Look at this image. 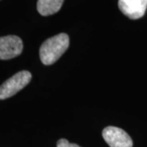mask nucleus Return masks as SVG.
Wrapping results in <instances>:
<instances>
[{
	"mask_svg": "<svg viewBox=\"0 0 147 147\" xmlns=\"http://www.w3.org/2000/svg\"><path fill=\"white\" fill-rule=\"evenodd\" d=\"M69 45V38L65 33L47 38L39 49V57L42 64L49 65L55 63L67 50Z\"/></svg>",
	"mask_w": 147,
	"mask_h": 147,
	"instance_id": "obj_1",
	"label": "nucleus"
},
{
	"mask_svg": "<svg viewBox=\"0 0 147 147\" xmlns=\"http://www.w3.org/2000/svg\"><path fill=\"white\" fill-rule=\"evenodd\" d=\"M31 79V74L26 70L14 74L0 86V100H4L16 94L30 82Z\"/></svg>",
	"mask_w": 147,
	"mask_h": 147,
	"instance_id": "obj_2",
	"label": "nucleus"
},
{
	"mask_svg": "<svg viewBox=\"0 0 147 147\" xmlns=\"http://www.w3.org/2000/svg\"><path fill=\"white\" fill-rule=\"evenodd\" d=\"M102 136L110 147H132L133 146L130 136L117 127L110 126L104 128Z\"/></svg>",
	"mask_w": 147,
	"mask_h": 147,
	"instance_id": "obj_3",
	"label": "nucleus"
},
{
	"mask_svg": "<svg viewBox=\"0 0 147 147\" xmlns=\"http://www.w3.org/2000/svg\"><path fill=\"white\" fill-rule=\"evenodd\" d=\"M23 50V42L18 36L0 37V60H9L19 56Z\"/></svg>",
	"mask_w": 147,
	"mask_h": 147,
	"instance_id": "obj_4",
	"label": "nucleus"
},
{
	"mask_svg": "<svg viewBox=\"0 0 147 147\" xmlns=\"http://www.w3.org/2000/svg\"><path fill=\"white\" fill-rule=\"evenodd\" d=\"M118 5L123 15L131 20H137L146 13L147 0H119Z\"/></svg>",
	"mask_w": 147,
	"mask_h": 147,
	"instance_id": "obj_5",
	"label": "nucleus"
},
{
	"mask_svg": "<svg viewBox=\"0 0 147 147\" xmlns=\"http://www.w3.org/2000/svg\"><path fill=\"white\" fill-rule=\"evenodd\" d=\"M64 0H38L37 9L42 16H50L61 8Z\"/></svg>",
	"mask_w": 147,
	"mask_h": 147,
	"instance_id": "obj_6",
	"label": "nucleus"
},
{
	"mask_svg": "<svg viewBox=\"0 0 147 147\" xmlns=\"http://www.w3.org/2000/svg\"><path fill=\"white\" fill-rule=\"evenodd\" d=\"M57 147H81L74 143H69L66 139H60L57 143Z\"/></svg>",
	"mask_w": 147,
	"mask_h": 147,
	"instance_id": "obj_7",
	"label": "nucleus"
}]
</instances>
